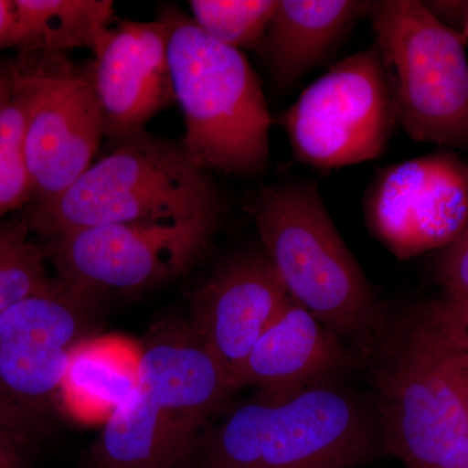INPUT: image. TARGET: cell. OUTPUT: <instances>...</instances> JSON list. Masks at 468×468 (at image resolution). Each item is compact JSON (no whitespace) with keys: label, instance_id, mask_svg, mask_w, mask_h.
<instances>
[{"label":"cell","instance_id":"cell-24","mask_svg":"<svg viewBox=\"0 0 468 468\" xmlns=\"http://www.w3.org/2000/svg\"><path fill=\"white\" fill-rule=\"evenodd\" d=\"M448 349V347H446ZM449 350V359L454 377L460 385L461 392L463 394L464 402L468 411V354L460 351Z\"/></svg>","mask_w":468,"mask_h":468},{"label":"cell","instance_id":"cell-18","mask_svg":"<svg viewBox=\"0 0 468 468\" xmlns=\"http://www.w3.org/2000/svg\"><path fill=\"white\" fill-rule=\"evenodd\" d=\"M138 383V358L112 341H84L70 356L61 396L84 415L111 412L131 399Z\"/></svg>","mask_w":468,"mask_h":468},{"label":"cell","instance_id":"cell-27","mask_svg":"<svg viewBox=\"0 0 468 468\" xmlns=\"http://www.w3.org/2000/svg\"><path fill=\"white\" fill-rule=\"evenodd\" d=\"M12 86L8 68H0V109L7 103L11 97Z\"/></svg>","mask_w":468,"mask_h":468},{"label":"cell","instance_id":"cell-1","mask_svg":"<svg viewBox=\"0 0 468 468\" xmlns=\"http://www.w3.org/2000/svg\"><path fill=\"white\" fill-rule=\"evenodd\" d=\"M234 390L189 323L155 329L138 356V383L92 445L89 468H189L209 417Z\"/></svg>","mask_w":468,"mask_h":468},{"label":"cell","instance_id":"cell-10","mask_svg":"<svg viewBox=\"0 0 468 468\" xmlns=\"http://www.w3.org/2000/svg\"><path fill=\"white\" fill-rule=\"evenodd\" d=\"M303 165L334 169L378 158L397 124L375 42L335 64L280 117Z\"/></svg>","mask_w":468,"mask_h":468},{"label":"cell","instance_id":"cell-12","mask_svg":"<svg viewBox=\"0 0 468 468\" xmlns=\"http://www.w3.org/2000/svg\"><path fill=\"white\" fill-rule=\"evenodd\" d=\"M365 212L372 232L397 257L448 248L468 228V162L435 153L381 169Z\"/></svg>","mask_w":468,"mask_h":468},{"label":"cell","instance_id":"cell-6","mask_svg":"<svg viewBox=\"0 0 468 468\" xmlns=\"http://www.w3.org/2000/svg\"><path fill=\"white\" fill-rule=\"evenodd\" d=\"M367 16L380 51L397 122L417 143L468 149L466 39L423 2H371Z\"/></svg>","mask_w":468,"mask_h":468},{"label":"cell","instance_id":"cell-15","mask_svg":"<svg viewBox=\"0 0 468 468\" xmlns=\"http://www.w3.org/2000/svg\"><path fill=\"white\" fill-rule=\"evenodd\" d=\"M347 362L340 337L292 300L255 345L236 387L288 396L325 384Z\"/></svg>","mask_w":468,"mask_h":468},{"label":"cell","instance_id":"cell-19","mask_svg":"<svg viewBox=\"0 0 468 468\" xmlns=\"http://www.w3.org/2000/svg\"><path fill=\"white\" fill-rule=\"evenodd\" d=\"M32 233L27 217L0 223V314L57 282L48 272L45 249Z\"/></svg>","mask_w":468,"mask_h":468},{"label":"cell","instance_id":"cell-7","mask_svg":"<svg viewBox=\"0 0 468 468\" xmlns=\"http://www.w3.org/2000/svg\"><path fill=\"white\" fill-rule=\"evenodd\" d=\"M397 340L378 377L385 449L406 468H468V411L449 350L423 316Z\"/></svg>","mask_w":468,"mask_h":468},{"label":"cell","instance_id":"cell-3","mask_svg":"<svg viewBox=\"0 0 468 468\" xmlns=\"http://www.w3.org/2000/svg\"><path fill=\"white\" fill-rule=\"evenodd\" d=\"M160 17L168 26L172 89L185 117L184 153L208 174H261L270 162L272 119L248 58L178 9L165 8Z\"/></svg>","mask_w":468,"mask_h":468},{"label":"cell","instance_id":"cell-4","mask_svg":"<svg viewBox=\"0 0 468 468\" xmlns=\"http://www.w3.org/2000/svg\"><path fill=\"white\" fill-rule=\"evenodd\" d=\"M249 214L292 300L338 337L369 343L380 329L378 302L316 185L264 187Z\"/></svg>","mask_w":468,"mask_h":468},{"label":"cell","instance_id":"cell-21","mask_svg":"<svg viewBox=\"0 0 468 468\" xmlns=\"http://www.w3.org/2000/svg\"><path fill=\"white\" fill-rule=\"evenodd\" d=\"M30 199L33 183L26 155V103L12 88L11 97L0 109V223Z\"/></svg>","mask_w":468,"mask_h":468},{"label":"cell","instance_id":"cell-28","mask_svg":"<svg viewBox=\"0 0 468 468\" xmlns=\"http://www.w3.org/2000/svg\"><path fill=\"white\" fill-rule=\"evenodd\" d=\"M462 36H463L464 39H466V41H468V3H467L466 17H464L463 29H462Z\"/></svg>","mask_w":468,"mask_h":468},{"label":"cell","instance_id":"cell-5","mask_svg":"<svg viewBox=\"0 0 468 468\" xmlns=\"http://www.w3.org/2000/svg\"><path fill=\"white\" fill-rule=\"evenodd\" d=\"M371 449L358 403L322 384L237 406L202 437L198 457L201 468H356Z\"/></svg>","mask_w":468,"mask_h":468},{"label":"cell","instance_id":"cell-16","mask_svg":"<svg viewBox=\"0 0 468 468\" xmlns=\"http://www.w3.org/2000/svg\"><path fill=\"white\" fill-rule=\"evenodd\" d=\"M368 2L279 0L261 52L277 84L294 85L328 58Z\"/></svg>","mask_w":468,"mask_h":468},{"label":"cell","instance_id":"cell-25","mask_svg":"<svg viewBox=\"0 0 468 468\" xmlns=\"http://www.w3.org/2000/svg\"><path fill=\"white\" fill-rule=\"evenodd\" d=\"M15 18V0H0V52L8 48Z\"/></svg>","mask_w":468,"mask_h":468},{"label":"cell","instance_id":"cell-17","mask_svg":"<svg viewBox=\"0 0 468 468\" xmlns=\"http://www.w3.org/2000/svg\"><path fill=\"white\" fill-rule=\"evenodd\" d=\"M113 17L111 0H15L8 48H20L23 54L94 51Z\"/></svg>","mask_w":468,"mask_h":468},{"label":"cell","instance_id":"cell-23","mask_svg":"<svg viewBox=\"0 0 468 468\" xmlns=\"http://www.w3.org/2000/svg\"><path fill=\"white\" fill-rule=\"evenodd\" d=\"M439 279L446 302H468V228L445 248L439 264Z\"/></svg>","mask_w":468,"mask_h":468},{"label":"cell","instance_id":"cell-11","mask_svg":"<svg viewBox=\"0 0 468 468\" xmlns=\"http://www.w3.org/2000/svg\"><path fill=\"white\" fill-rule=\"evenodd\" d=\"M8 66L26 103V155L33 201H51L86 169L104 134V117L90 73L77 72L64 54H24Z\"/></svg>","mask_w":468,"mask_h":468},{"label":"cell","instance_id":"cell-2","mask_svg":"<svg viewBox=\"0 0 468 468\" xmlns=\"http://www.w3.org/2000/svg\"><path fill=\"white\" fill-rule=\"evenodd\" d=\"M223 201L208 172L196 167L181 144L138 132L48 202L26 215L46 243L88 228L140 221L220 218Z\"/></svg>","mask_w":468,"mask_h":468},{"label":"cell","instance_id":"cell-26","mask_svg":"<svg viewBox=\"0 0 468 468\" xmlns=\"http://www.w3.org/2000/svg\"><path fill=\"white\" fill-rule=\"evenodd\" d=\"M17 448L0 428V468L18 467Z\"/></svg>","mask_w":468,"mask_h":468},{"label":"cell","instance_id":"cell-13","mask_svg":"<svg viewBox=\"0 0 468 468\" xmlns=\"http://www.w3.org/2000/svg\"><path fill=\"white\" fill-rule=\"evenodd\" d=\"M292 301L266 254L236 258L194 295L190 328L234 389L255 345Z\"/></svg>","mask_w":468,"mask_h":468},{"label":"cell","instance_id":"cell-8","mask_svg":"<svg viewBox=\"0 0 468 468\" xmlns=\"http://www.w3.org/2000/svg\"><path fill=\"white\" fill-rule=\"evenodd\" d=\"M91 313L92 302L57 282L0 314V428L16 448L50 424L70 356L90 329Z\"/></svg>","mask_w":468,"mask_h":468},{"label":"cell","instance_id":"cell-9","mask_svg":"<svg viewBox=\"0 0 468 468\" xmlns=\"http://www.w3.org/2000/svg\"><path fill=\"white\" fill-rule=\"evenodd\" d=\"M218 218L140 221L88 228L43 246L55 279L94 302L134 292L185 275L205 257Z\"/></svg>","mask_w":468,"mask_h":468},{"label":"cell","instance_id":"cell-14","mask_svg":"<svg viewBox=\"0 0 468 468\" xmlns=\"http://www.w3.org/2000/svg\"><path fill=\"white\" fill-rule=\"evenodd\" d=\"M168 36L163 17L120 21L92 51L91 81L103 111L104 134L113 140L144 131L151 117L175 101Z\"/></svg>","mask_w":468,"mask_h":468},{"label":"cell","instance_id":"cell-22","mask_svg":"<svg viewBox=\"0 0 468 468\" xmlns=\"http://www.w3.org/2000/svg\"><path fill=\"white\" fill-rule=\"evenodd\" d=\"M423 318L443 346L468 354V302H440L424 311Z\"/></svg>","mask_w":468,"mask_h":468},{"label":"cell","instance_id":"cell-20","mask_svg":"<svg viewBox=\"0 0 468 468\" xmlns=\"http://www.w3.org/2000/svg\"><path fill=\"white\" fill-rule=\"evenodd\" d=\"M279 0H192L193 21L215 41L261 50Z\"/></svg>","mask_w":468,"mask_h":468}]
</instances>
